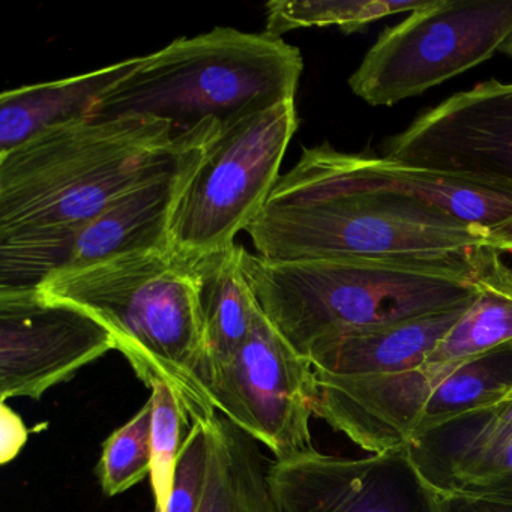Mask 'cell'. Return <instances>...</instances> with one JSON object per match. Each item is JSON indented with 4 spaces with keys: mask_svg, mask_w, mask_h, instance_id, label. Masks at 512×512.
Returning a JSON list of instances; mask_svg holds the SVG:
<instances>
[{
    "mask_svg": "<svg viewBox=\"0 0 512 512\" xmlns=\"http://www.w3.org/2000/svg\"><path fill=\"white\" fill-rule=\"evenodd\" d=\"M116 349L97 319L38 289L0 290V401L40 400Z\"/></svg>",
    "mask_w": 512,
    "mask_h": 512,
    "instance_id": "cell-9",
    "label": "cell"
},
{
    "mask_svg": "<svg viewBox=\"0 0 512 512\" xmlns=\"http://www.w3.org/2000/svg\"><path fill=\"white\" fill-rule=\"evenodd\" d=\"M214 122L218 121L191 128L187 148L172 169L137 185L74 230L56 253L50 275L88 268L136 251L170 248V215L179 185Z\"/></svg>",
    "mask_w": 512,
    "mask_h": 512,
    "instance_id": "cell-12",
    "label": "cell"
},
{
    "mask_svg": "<svg viewBox=\"0 0 512 512\" xmlns=\"http://www.w3.org/2000/svg\"><path fill=\"white\" fill-rule=\"evenodd\" d=\"M448 493L512 499V437L473 461L455 478Z\"/></svg>",
    "mask_w": 512,
    "mask_h": 512,
    "instance_id": "cell-23",
    "label": "cell"
},
{
    "mask_svg": "<svg viewBox=\"0 0 512 512\" xmlns=\"http://www.w3.org/2000/svg\"><path fill=\"white\" fill-rule=\"evenodd\" d=\"M302 71L301 52L283 38L214 28L145 56L86 121L148 116L181 134L295 100Z\"/></svg>",
    "mask_w": 512,
    "mask_h": 512,
    "instance_id": "cell-5",
    "label": "cell"
},
{
    "mask_svg": "<svg viewBox=\"0 0 512 512\" xmlns=\"http://www.w3.org/2000/svg\"><path fill=\"white\" fill-rule=\"evenodd\" d=\"M482 250L443 260H298L242 254V272L263 316L307 358L347 332L473 304Z\"/></svg>",
    "mask_w": 512,
    "mask_h": 512,
    "instance_id": "cell-3",
    "label": "cell"
},
{
    "mask_svg": "<svg viewBox=\"0 0 512 512\" xmlns=\"http://www.w3.org/2000/svg\"><path fill=\"white\" fill-rule=\"evenodd\" d=\"M268 479L281 512H440L406 446L364 458L313 449L272 461Z\"/></svg>",
    "mask_w": 512,
    "mask_h": 512,
    "instance_id": "cell-10",
    "label": "cell"
},
{
    "mask_svg": "<svg viewBox=\"0 0 512 512\" xmlns=\"http://www.w3.org/2000/svg\"><path fill=\"white\" fill-rule=\"evenodd\" d=\"M38 290L97 319L137 377L151 389L170 386L193 424L218 413L202 385L205 340L191 257L172 248L136 251L56 272Z\"/></svg>",
    "mask_w": 512,
    "mask_h": 512,
    "instance_id": "cell-4",
    "label": "cell"
},
{
    "mask_svg": "<svg viewBox=\"0 0 512 512\" xmlns=\"http://www.w3.org/2000/svg\"><path fill=\"white\" fill-rule=\"evenodd\" d=\"M190 130L148 116L82 121L0 154V290L38 289L65 239L172 169Z\"/></svg>",
    "mask_w": 512,
    "mask_h": 512,
    "instance_id": "cell-2",
    "label": "cell"
},
{
    "mask_svg": "<svg viewBox=\"0 0 512 512\" xmlns=\"http://www.w3.org/2000/svg\"><path fill=\"white\" fill-rule=\"evenodd\" d=\"M439 505L440 512H512V499L508 497L439 493Z\"/></svg>",
    "mask_w": 512,
    "mask_h": 512,
    "instance_id": "cell-25",
    "label": "cell"
},
{
    "mask_svg": "<svg viewBox=\"0 0 512 512\" xmlns=\"http://www.w3.org/2000/svg\"><path fill=\"white\" fill-rule=\"evenodd\" d=\"M145 56L0 95V154L59 127L86 121L92 107L142 65Z\"/></svg>",
    "mask_w": 512,
    "mask_h": 512,
    "instance_id": "cell-14",
    "label": "cell"
},
{
    "mask_svg": "<svg viewBox=\"0 0 512 512\" xmlns=\"http://www.w3.org/2000/svg\"><path fill=\"white\" fill-rule=\"evenodd\" d=\"M209 439L203 422H194L182 446L166 512H199L208 475Z\"/></svg>",
    "mask_w": 512,
    "mask_h": 512,
    "instance_id": "cell-22",
    "label": "cell"
},
{
    "mask_svg": "<svg viewBox=\"0 0 512 512\" xmlns=\"http://www.w3.org/2000/svg\"><path fill=\"white\" fill-rule=\"evenodd\" d=\"M511 437L512 400H503L461 413L413 437L406 448L425 481L445 494L473 461Z\"/></svg>",
    "mask_w": 512,
    "mask_h": 512,
    "instance_id": "cell-17",
    "label": "cell"
},
{
    "mask_svg": "<svg viewBox=\"0 0 512 512\" xmlns=\"http://www.w3.org/2000/svg\"><path fill=\"white\" fill-rule=\"evenodd\" d=\"M245 232L256 254L298 260H443L512 242L476 229L413 193L386 158L302 149Z\"/></svg>",
    "mask_w": 512,
    "mask_h": 512,
    "instance_id": "cell-1",
    "label": "cell"
},
{
    "mask_svg": "<svg viewBox=\"0 0 512 512\" xmlns=\"http://www.w3.org/2000/svg\"><path fill=\"white\" fill-rule=\"evenodd\" d=\"M512 34V0H433L365 55L350 88L371 106H392L490 59Z\"/></svg>",
    "mask_w": 512,
    "mask_h": 512,
    "instance_id": "cell-7",
    "label": "cell"
},
{
    "mask_svg": "<svg viewBox=\"0 0 512 512\" xmlns=\"http://www.w3.org/2000/svg\"><path fill=\"white\" fill-rule=\"evenodd\" d=\"M433 0H272L266 4L265 34L281 38L296 29L338 26L346 34L383 17L413 13Z\"/></svg>",
    "mask_w": 512,
    "mask_h": 512,
    "instance_id": "cell-19",
    "label": "cell"
},
{
    "mask_svg": "<svg viewBox=\"0 0 512 512\" xmlns=\"http://www.w3.org/2000/svg\"><path fill=\"white\" fill-rule=\"evenodd\" d=\"M203 424L208 430L209 460L199 512H281L259 443L220 413Z\"/></svg>",
    "mask_w": 512,
    "mask_h": 512,
    "instance_id": "cell-16",
    "label": "cell"
},
{
    "mask_svg": "<svg viewBox=\"0 0 512 512\" xmlns=\"http://www.w3.org/2000/svg\"><path fill=\"white\" fill-rule=\"evenodd\" d=\"M383 158L512 185V83L452 95L392 137Z\"/></svg>",
    "mask_w": 512,
    "mask_h": 512,
    "instance_id": "cell-11",
    "label": "cell"
},
{
    "mask_svg": "<svg viewBox=\"0 0 512 512\" xmlns=\"http://www.w3.org/2000/svg\"><path fill=\"white\" fill-rule=\"evenodd\" d=\"M152 472V403L145 406L104 442L98 479L106 496H118Z\"/></svg>",
    "mask_w": 512,
    "mask_h": 512,
    "instance_id": "cell-20",
    "label": "cell"
},
{
    "mask_svg": "<svg viewBox=\"0 0 512 512\" xmlns=\"http://www.w3.org/2000/svg\"><path fill=\"white\" fill-rule=\"evenodd\" d=\"M494 248L476 266L475 302L428 356L425 365H449L512 341V268Z\"/></svg>",
    "mask_w": 512,
    "mask_h": 512,
    "instance_id": "cell-18",
    "label": "cell"
},
{
    "mask_svg": "<svg viewBox=\"0 0 512 512\" xmlns=\"http://www.w3.org/2000/svg\"><path fill=\"white\" fill-rule=\"evenodd\" d=\"M470 305L337 335L314 346L307 359L317 374L343 379L415 370Z\"/></svg>",
    "mask_w": 512,
    "mask_h": 512,
    "instance_id": "cell-13",
    "label": "cell"
},
{
    "mask_svg": "<svg viewBox=\"0 0 512 512\" xmlns=\"http://www.w3.org/2000/svg\"><path fill=\"white\" fill-rule=\"evenodd\" d=\"M298 125L295 100L214 122L179 185L170 248L200 257L235 245L277 185Z\"/></svg>",
    "mask_w": 512,
    "mask_h": 512,
    "instance_id": "cell-6",
    "label": "cell"
},
{
    "mask_svg": "<svg viewBox=\"0 0 512 512\" xmlns=\"http://www.w3.org/2000/svg\"><path fill=\"white\" fill-rule=\"evenodd\" d=\"M152 490L155 512H166L176 463L193 422L170 386L152 388Z\"/></svg>",
    "mask_w": 512,
    "mask_h": 512,
    "instance_id": "cell-21",
    "label": "cell"
},
{
    "mask_svg": "<svg viewBox=\"0 0 512 512\" xmlns=\"http://www.w3.org/2000/svg\"><path fill=\"white\" fill-rule=\"evenodd\" d=\"M499 52L505 53V55L511 56L512 58V34L509 35L508 40L505 41Z\"/></svg>",
    "mask_w": 512,
    "mask_h": 512,
    "instance_id": "cell-26",
    "label": "cell"
},
{
    "mask_svg": "<svg viewBox=\"0 0 512 512\" xmlns=\"http://www.w3.org/2000/svg\"><path fill=\"white\" fill-rule=\"evenodd\" d=\"M214 409L265 445L275 460L313 451L316 403L311 362L299 355L262 311L244 346L205 382Z\"/></svg>",
    "mask_w": 512,
    "mask_h": 512,
    "instance_id": "cell-8",
    "label": "cell"
},
{
    "mask_svg": "<svg viewBox=\"0 0 512 512\" xmlns=\"http://www.w3.org/2000/svg\"><path fill=\"white\" fill-rule=\"evenodd\" d=\"M506 400H512V392L508 395V397H506Z\"/></svg>",
    "mask_w": 512,
    "mask_h": 512,
    "instance_id": "cell-27",
    "label": "cell"
},
{
    "mask_svg": "<svg viewBox=\"0 0 512 512\" xmlns=\"http://www.w3.org/2000/svg\"><path fill=\"white\" fill-rule=\"evenodd\" d=\"M244 250V245L235 244L217 253L191 257L205 340L203 388L208 377L226 365L250 338L260 311L242 272Z\"/></svg>",
    "mask_w": 512,
    "mask_h": 512,
    "instance_id": "cell-15",
    "label": "cell"
},
{
    "mask_svg": "<svg viewBox=\"0 0 512 512\" xmlns=\"http://www.w3.org/2000/svg\"><path fill=\"white\" fill-rule=\"evenodd\" d=\"M0 464H8L22 452L23 446L28 442V428L14 412L7 401H0Z\"/></svg>",
    "mask_w": 512,
    "mask_h": 512,
    "instance_id": "cell-24",
    "label": "cell"
}]
</instances>
